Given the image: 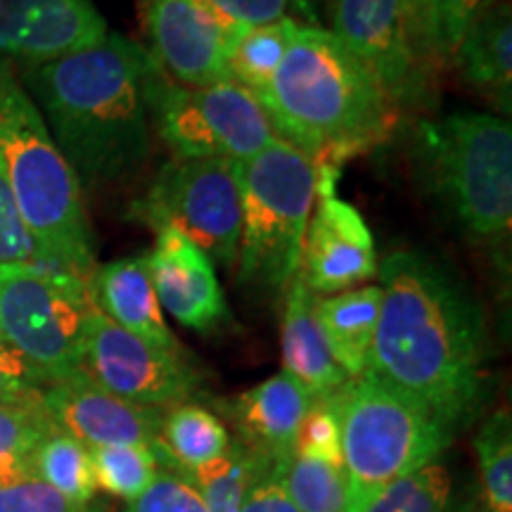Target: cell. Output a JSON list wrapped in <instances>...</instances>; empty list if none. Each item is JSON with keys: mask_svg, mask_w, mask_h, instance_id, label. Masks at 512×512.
Segmentation results:
<instances>
[{"mask_svg": "<svg viewBox=\"0 0 512 512\" xmlns=\"http://www.w3.org/2000/svg\"><path fill=\"white\" fill-rule=\"evenodd\" d=\"M382 306L368 373L392 384L448 432L467 427L486 403L482 306L434 256L403 249L380 266Z\"/></svg>", "mask_w": 512, "mask_h": 512, "instance_id": "1", "label": "cell"}, {"mask_svg": "<svg viewBox=\"0 0 512 512\" xmlns=\"http://www.w3.org/2000/svg\"><path fill=\"white\" fill-rule=\"evenodd\" d=\"M155 67L150 50L107 34L98 46L24 69L19 83L81 188L121 181L150 155L147 81Z\"/></svg>", "mask_w": 512, "mask_h": 512, "instance_id": "2", "label": "cell"}, {"mask_svg": "<svg viewBox=\"0 0 512 512\" xmlns=\"http://www.w3.org/2000/svg\"><path fill=\"white\" fill-rule=\"evenodd\" d=\"M283 138L316 166L339 169L389 136L394 102L328 29L302 24L259 98Z\"/></svg>", "mask_w": 512, "mask_h": 512, "instance_id": "3", "label": "cell"}, {"mask_svg": "<svg viewBox=\"0 0 512 512\" xmlns=\"http://www.w3.org/2000/svg\"><path fill=\"white\" fill-rule=\"evenodd\" d=\"M0 162L38 264L91 278L95 249L83 188L5 60H0Z\"/></svg>", "mask_w": 512, "mask_h": 512, "instance_id": "4", "label": "cell"}, {"mask_svg": "<svg viewBox=\"0 0 512 512\" xmlns=\"http://www.w3.org/2000/svg\"><path fill=\"white\" fill-rule=\"evenodd\" d=\"M415 157L427 188L467 238L508 242L512 226V128L501 114L453 112L422 121Z\"/></svg>", "mask_w": 512, "mask_h": 512, "instance_id": "5", "label": "cell"}, {"mask_svg": "<svg viewBox=\"0 0 512 512\" xmlns=\"http://www.w3.org/2000/svg\"><path fill=\"white\" fill-rule=\"evenodd\" d=\"M347 510L394 479L437 463L453 434L430 411L375 375L337 392Z\"/></svg>", "mask_w": 512, "mask_h": 512, "instance_id": "6", "label": "cell"}, {"mask_svg": "<svg viewBox=\"0 0 512 512\" xmlns=\"http://www.w3.org/2000/svg\"><path fill=\"white\" fill-rule=\"evenodd\" d=\"M316 176V162L283 138L242 162V283L280 290L299 273Z\"/></svg>", "mask_w": 512, "mask_h": 512, "instance_id": "7", "label": "cell"}, {"mask_svg": "<svg viewBox=\"0 0 512 512\" xmlns=\"http://www.w3.org/2000/svg\"><path fill=\"white\" fill-rule=\"evenodd\" d=\"M91 309L88 280L79 275L38 261L0 264V337L48 384L81 373Z\"/></svg>", "mask_w": 512, "mask_h": 512, "instance_id": "8", "label": "cell"}, {"mask_svg": "<svg viewBox=\"0 0 512 512\" xmlns=\"http://www.w3.org/2000/svg\"><path fill=\"white\" fill-rule=\"evenodd\" d=\"M147 110L176 159L247 162L278 138L264 105L238 83L181 86L159 64L147 81Z\"/></svg>", "mask_w": 512, "mask_h": 512, "instance_id": "9", "label": "cell"}, {"mask_svg": "<svg viewBox=\"0 0 512 512\" xmlns=\"http://www.w3.org/2000/svg\"><path fill=\"white\" fill-rule=\"evenodd\" d=\"M133 216L155 230H178L214 266H233L242 230V162L174 159L133 204Z\"/></svg>", "mask_w": 512, "mask_h": 512, "instance_id": "10", "label": "cell"}, {"mask_svg": "<svg viewBox=\"0 0 512 512\" xmlns=\"http://www.w3.org/2000/svg\"><path fill=\"white\" fill-rule=\"evenodd\" d=\"M81 373L105 392L157 411L188 403L200 387V375L183 351L145 342L95 309L83 330Z\"/></svg>", "mask_w": 512, "mask_h": 512, "instance_id": "11", "label": "cell"}, {"mask_svg": "<svg viewBox=\"0 0 512 512\" xmlns=\"http://www.w3.org/2000/svg\"><path fill=\"white\" fill-rule=\"evenodd\" d=\"M316 204L306 226L299 275L313 294H339L380 271L375 240L356 207L337 195L335 166H316Z\"/></svg>", "mask_w": 512, "mask_h": 512, "instance_id": "12", "label": "cell"}, {"mask_svg": "<svg viewBox=\"0 0 512 512\" xmlns=\"http://www.w3.org/2000/svg\"><path fill=\"white\" fill-rule=\"evenodd\" d=\"M332 34L375 76L389 100L418 98L425 67L413 50L401 0H335Z\"/></svg>", "mask_w": 512, "mask_h": 512, "instance_id": "13", "label": "cell"}, {"mask_svg": "<svg viewBox=\"0 0 512 512\" xmlns=\"http://www.w3.org/2000/svg\"><path fill=\"white\" fill-rule=\"evenodd\" d=\"M152 57L181 86H211L228 79L226 57L233 38L202 0H147Z\"/></svg>", "mask_w": 512, "mask_h": 512, "instance_id": "14", "label": "cell"}, {"mask_svg": "<svg viewBox=\"0 0 512 512\" xmlns=\"http://www.w3.org/2000/svg\"><path fill=\"white\" fill-rule=\"evenodd\" d=\"M107 22L93 0H0V60L43 64L98 46Z\"/></svg>", "mask_w": 512, "mask_h": 512, "instance_id": "15", "label": "cell"}, {"mask_svg": "<svg viewBox=\"0 0 512 512\" xmlns=\"http://www.w3.org/2000/svg\"><path fill=\"white\" fill-rule=\"evenodd\" d=\"M43 411L57 430L86 448L150 446L162 430L157 408L136 406L76 373L43 389Z\"/></svg>", "mask_w": 512, "mask_h": 512, "instance_id": "16", "label": "cell"}, {"mask_svg": "<svg viewBox=\"0 0 512 512\" xmlns=\"http://www.w3.org/2000/svg\"><path fill=\"white\" fill-rule=\"evenodd\" d=\"M155 233V249L145 259L159 306L185 328L219 330L230 320V313L211 259L174 228H159Z\"/></svg>", "mask_w": 512, "mask_h": 512, "instance_id": "17", "label": "cell"}, {"mask_svg": "<svg viewBox=\"0 0 512 512\" xmlns=\"http://www.w3.org/2000/svg\"><path fill=\"white\" fill-rule=\"evenodd\" d=\"M302 382L283 373L247 389L230 406V418L240 432V444L268 460H285L294 453V439L313 403Z\"/></svg>", "mask_w": 512, "mask_h": 512, "instance_id": "18", "label": "cell"}, {"mask_svg": "<svg viewBox=\"0 0 512 512\" xmlns=\"http://www.w3.org/2000/svg\"><path fill=\"white\" fill-rule=\"evenodd\" d=\"M88 297L95 311L131 335L162 349L183 351L166 325L145 254L95 266L88 278Z\"/></svg>", "mask_w": 512, "mask_h": 512, "instance_id": "19", "label": "cell"}, {"mask_svg": "<svg viewBox=\"0 0 512 512\" xmlns=\"http://www.w3.org/2000/svg\"><path fill=\"white\" fill-rule=\"evenodd\" d=\"M287 290L283 313V363L285 373L304 384L316 399H328L349 382L347 373L332 358L316 318V294L302 275H294Z\"/></svg>", "mask_w": 512, "mask_h": 512, "instance_id": "20", "label": "cell"}, {"mask_svg": "<svg viewBox=\"0 0 512 512\" xmlns=\"http://www.w3.org/2000/svg\"><path fill=\"white\" fill-rule=\"evenodd\" d=\"M382 287L366 285L316 299V318L337 366L349 380L368 373L380 320Z\"/></svg>", "mask_w": 512, "mask_h": 512, "instance_id": "21", "label": "cell"}, {"mask_svg": "<svg viewBox=\"0 0 512 512\" xmlns=\"http://www.w3.org/2000/svg\"><path fill=\"white\" fill-rule=\"evenodd\" d=\"M470 86L479 88L496 100L498 110L510 114L512 95V19L510 5L498 0L482 12L463 41L456 48L453 60Z\"/></svg>", "mask_w": 512, "mask_h": 512, "instance_id": "22", "label": "cell"}, {"mask_svg": "<svg viewBox=\"0 0 512 512\" xmlns=\"http://www.w3.org/2000/svg\"><path fill=\"white\" fill-rule=\"evenodd\" d=\"M230 437L226 425L200 403H178L162 418V430L152 453L157 463L171 472H188L221 458L228 451Z\"/></svg>", "mask_w": 512, "mask_h": 512, "instance_id": "23", "label": "cell"}, {"mask_svg": "<svg viewBox=\"0 0 512 512\" xmlns=\"http://www.w3.org/2000/svg\"><path fill=\"white\" fill-rule=\"evenodd\" d=\"M299 27L302 24L297 19L283 17L278 22L264 24V27L249 29L240 38H235L226 57L228 79L259 100L271 86Z\"/></svg>", "mask_w": 512, "mask_h": 512, "instance_id": "24", "label": "cell"}, {"mask_svg": "<svg viewBox=\"0 0 512 512\" xmlns=\"http://www.w3.org/2000/svg\"><path fill=\"white\" fill-rule=\"evenodd\" d=\"M31 472L36 479L53 486L57 494L76 505H88L98 491L91 448L60 432L57 427H53L36 446L34 458H31Z\"/></svg>", "mask_w": 512, "mask_h": 512, "instance_id": "25", "label": "cell"}, {"mask_svg": "<svg viewBox=\"0 0 512 512\" xmlns=\"http://www.w3.org/2000/svg\"><path fill=\"white\" fill-rule=\"evenodd\" d=\"M268 458L249 451L245 444L230 441L228 451L221 458L188 472L190 482L197 486L207 505V512H240L245 503L249 484L259 475L261 465Z\"/></svg>", "mask_w": 512, "mask_h": 512, "instance_id": "26", "label": "cell"}, {"mask_svg": "<svg viewBox=\"0 0 512 512\" xmlns=\"http://www.w3.org/2000/svg\"><path fill=\"white\" fill-rule=\"evenodd\" d=\"M280 482L299 512H347V475L344 467L292 453L278 460Z\"/></svg>", "mask_w": 512, "mask_h": 512, "instance_id": "27", "label": "cell"}, {"mask_svg": "<svg viewBox=\"0 0 512 512\" xmlns=\"http://www.w3.org/2000/svg\"><path fill=\"white\" fill-rule=\"evenodd\" d=\"M347 512H451V477L441 463L384 484Z\"/></svg>", "mask_w": 512, "mask_h": 512, "instance_id": "28", "label": "cell"}, {"mask_svg": "<svg viewBox=\"0 0 512 512\" xmlns=\"http://www.w3.org/2000/svg\"><path fill=\"white\" fill-rule=\"evenodd\" d=\"M41 406L0 403V484L34 477L31 458L41 439L53 430Z\"/></svg>", "mask_w": 512, "mask_h": 512, "instance_id": "29", "label": "cell"}, {"mask_svg": "<svg viewBox=\"0 0 512 512\" xmlns=\"http://www.w3.org/2000/svg\"><path fill=\"white\" fill-rule=\"evenodd\" d=\"M479 479L489 512H512V422L498 411L484 422L475 439Z\"/></svg>", "mask_w": 512, "mask_h": 512, "instance_id": "30", "label": "cell"}, {"mask_svg": "<svg viewBox=\"0 0 512 512\" xmlns=\"http://www.w3.org/2000/svg\"><path fill=\"white\" fill-rule=\"evenodd\" d=\"M91 463L98 489L128 503L143 494L159 472V463L150 446L91 448Z\"/></svg>", "mask_w": 512, "mask_h": 512, "instance_id": "31", "label": "cell"}, {"mask_svg": "<svg viewBox=\"0 0 512 512\" xmlns=\"http://www.w3.org/2000/svg\"><path fill=\"white\" fill-rule=\"evenodd\" d=\"M496 3L498 0H425L427 62H451L470 24Z\"/></svg>", "mask_w": 512, "mask_h": 512, "instance_id": "32", "label": "cell"}, {"mask_svg": "<svg viewBox=\"0 0 512 512\" xmlns=\"http://www.w3.org/2000/svg\"><path fill=\"white\" fill-rule=\"evenodd\" d=\"M294 453L304 458L344 467L342 463V425H339L337 394L318 399L299 427L294 439Z\"/></svg>", "mask_w": 512, "mask_h": 512, "instance_id": "33", "label": "cell"}, {"mask_svg": "<svg viewBox=\"0 0 512 512\" xmlns=\"http://www.w3.org/2000/svg\"><path fill=\"white\" fill-rule=\"evenodd\" d=\"M126 512H207L204 498L181 472H157L152 484L128 503Z\"/></svg>", "mask_w": 512, "mask_h": 512, "instance_id": "34", "label": "cell"}, {"mask_svg": "<svg viewBox=\"0 0 512 512\" xmlns=\"http://www.w3.org/2000/svg\"><path fill=\"white\" fill-rule=\"evenodd\" d=\"M48 382L19 351L0 337V403L41 406Z\"/></svg>", "mask_w": 512, "mask_h": 512, "instance_id": "35", "label": "cell"}, {"mask_svg": "<svg viewBox=\"0 0 512 512\" xmlns=\"http://www.w3.org/2000/svg\"><path fill=\"white\" fill-rule=\"evenodd\" d=\"M226 34L240 38L245 31L287 17L290 0H202Z\"/></svg>", "mask_w": 512, "mask_h": 512, "instance_id": "36", "label": "cell"}, {"mask_svg": "<svg viewBox=\"0 0 512 512\" xmlns=\"http://www.w3.org/2000/svg\"><path fill=\"white\" fill-rule=\"evenodd\" d=\"M27 261H38L36 247L19 216L8 176L0 162V264H27Z\"/></svg>", "mask_w": 512, "mask_h": 512, "instance_id": "37", "label": "cell"}, {"mask_svg": "<svg viewBox=\"0 0 512 512\" xmlns=\"http://www.w3.org/2000/svg\"><path fill=\"white\" fill-rule=\"evenodd\" d=\"M0 512H86L36 477L0 484Z\"/></svg>", "mask_w": 512, "mask_h": 512, "instance_id": "38", "label": "cell"}, {"mask_svg": "<svg viewBox=\"0 0 512 512\" xmlns=\"http://www.w3.org/2000/svg\"><path fill=\"white\" fill-rule=\"evenodd\" d=\"M240 512H299L280 482L278 460H266L259 475L249 484Z\"/></svg>", "mask_w": 512, "mask_h": 512, "instance_id": "39", "label": "cell"}, {"mask_svg": "<svg viewBox=\"0 0 512 512\" xmlns=\"http://www.w3.org/2000/svg\"><path fill=\"white\" fill-rule=\"evenodd\" d=\"M403 3V15H406L408 24V36H411L413 50L422 62V67L427 64V50H425V0H401Z\"/></svg>", "mask_w": 512, "mask_h": 512, "instance_id": "40", "label": "cell"}, {"mask_svg": "<svg viewBox=\"0 0 512 512\" xmlns=\"http://www.w3.org/2000/svg\"><path fill=\"white\" fill-rule=\"evenodd\" d=\"M290 5H294V10L302 12L306 19H318L320 0H290Z\"/></svg>", "mask_w": 512, "mask_h": 512, "instance_id": "41", "label": "cell"}]
</instances>
